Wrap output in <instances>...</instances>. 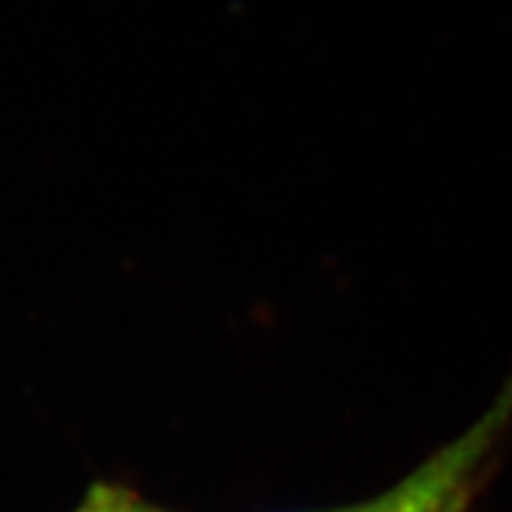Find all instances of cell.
Returning <instances> with one entry per match:
<instances>
[{
    "label": "cell",
    "mask_w": 512,
    "mask_h": 512,
    "mask_svg": "<svg viewBox=\"0 0 512 512\" xmlns=\"http://www.w3.org/2000/svg\"><path fill=\"white\" fill-rule=\"evenodd\" d=\"M510 419L512 379L481 419L473 421L458 439L447 441L433 456L424 458L399 484L353 507L325 512H464L478 470L493 453L495 441L501 439Z\"/></svg>",
    "instance_id": "cell-1"
},
{
    "label": "cell",
    "mask_w": 512,
    "mask_h": 512,
    "mask_svg": "<svg viewBox=\"0 0 512 512\" xmlns=\"http://www.w3.org/2000/svg\"><path fill=\"white\" fill-rule=\"evenodd\" d=\"M74 512H165L117 484H94Z\"/></svg>",
    "instance_id": "cell-2"
}]
</instances>
